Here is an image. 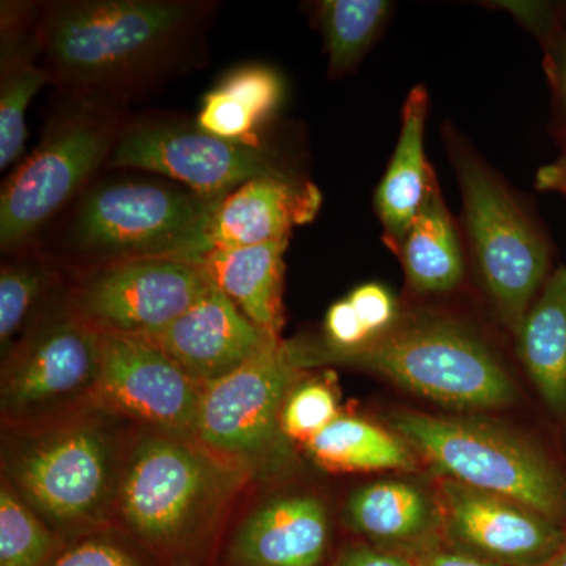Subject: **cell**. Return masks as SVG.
<instances>
[{
  "instance_id": "9c48e42d",
  "label": "cell",
  "mask_w": 566,
  "mask_h": 566,
  "mask_svg": "<svg viewBox=\"0 0 566 566\" xmlns=\"http://www.w3.org/2000/svg\"><path fill=\"white\" fill-rule=\"evenodd\" d=\"M303 367L279 342L234 374L205 386L193 439L245 474L285 461L281 416Z\"/></svg>"
},
{
  "instance_id": "f1b7e54d",
  "label": "cell",
  "mask_w": 566,
  "mask_h": 566,
  "mask_svg": "<svg viewBox=\"0 0 566 566\" xmlns=\"http://www.w3.org/2000/svg\"><path fill=\"white\" fill-rule=\"evenodd\" d=\"M216 88L259 128L274 114L283 96L281 76L262 65L234 70Z\"/></svg>"
},
{
  "instance_id": "7c38bea8",
  "label": "cell",
  "mask_w": 566,
  "mask_h": 566,
  "mask_svg": "<svg viewBox=\"0 0 566 566\" xmlns=\"http://www.w3.org/2000/svg\"><path fill=\"white\" fill-rule=\"evenodd\" d=\"M212 282L202 262L175 256L106 263L77 286L71 308L103 333L153 337Z\"/></svg>"
},
{
  "instance_id": "ffe728a7",
  "label": "cell",
  "mask_w": 566,
  "mask_h": 566,
  "mask_svg": "<svg viewBox=\"0 0 566 566\" xmlns=\"http://www.w3.org/2000/svg\"><path fill=\"white\" fill-rule=\"evenodd\" d=\"M289 240L212 249L202 263L211 282L233 301L253 324L279 338L283 326V273Z\"/></svg>"
},
{
  "instance_id": "44dd1931",
  "label": "cell",
  "mask_w": 566,
  "mask_h": 566,
  "mask_svg": "<svg viewBox=\"0 0 566 566\" xmlns=\"http://www.w3.org/2000/svg\"><path fill=\"white\" fill-rule=\"evenodd\" d=\"M515 340L517 357L547 411L566 423V266L549 275Z\"/></svg>"
},
{
  "instance_id": "8fae6325",
  "label": "cell",
  "mask_w": 566,
  "mask_h": 566,
  "mask_svg": "<svg viewBox=\"0 0 566 566\" xmlns=\"http://www.w3.org/2000/svg\"><path fill=\"white\" fill-rule=\"evenodd\" d=\"M107 167L164 175L211 202L255 178L292 174L262 145L223 140L197 125L164 120L122 128Z\"/></svg>"
},
{
  "instance_id": "7402d4cb",
  "label": "cell",
  "mask_w": 566,
  "mask_h": 566,
  "mask_svg": "<svg viewBox=\"0 0 566 566\" xmlns=\"http://www.w3.org/2000/svg\"><path fill=\"white\" fill-rule=\"evenodd\" d=\"M348 526L375 542L412 545L442 524L441 509L412 483L381 480L359 488L345 506Z\"/></svg>"
},
{
  "instance_id": "e575fe53",
  "label": "cell",
  "mask_w": 566,
  "mask_h": 566,
  "mask_svg": "<svg viewBox=\"0 0 566 566\" xmlns=\"http://www.w3.org/2000/svg\"><path fill=\"white\" fill-rule=\"evenodd\" d=\"M417 566H502L474 554L457 553V551H430L420 558Z\"/></svg>"
},
{
  "instance_id": "1f68e13d",
  "label": "cell",
  "mask_w": 566,
  "mask_h": 566,
  "mask_svg": "<svg viewBox=\"0 0 566 566\" xmlns=\"http://www.w3.org/2000/svg\"><path fill=\"white\" fill-rule=\"evenodd\" d=\"M348 301L371 337L386 331L397 319L398 311L394 297L378 283L357 286L349 294Z\"/></svg>"
},
{
  "instance_id": "ac0fdd59",
  "label": "cell",
  "mask_w": 566,
  "mask_h": 566,
  "mask_svg": "<svg viewBox=\"0 0 566 566\" xmlns=\"http://www.w3.org/2000/svg\"><path fill=\"white\" fill-rule=\"evenodd\" d=\"M430 95L423 84L406 96L401 111V128L385 177L376 188L375 212L382 226V243L394 253L400 248L412 219L422 207L433 167L424 155Z\"/></svg>"
},
{
  "instance_id": "7a4b0ae2",
  "label": "cell",
  "mask_w": 566,
  "mask_h": 566,
  "mask_svg": "<svg viewBox=\"0 0 566 566\" xmlns=\"http://www.w3.org/2000/svg\"><path fill=\"white\" fill-rule=\"evenodd\" d=\"M93 405L17 428L3 447V482L52 528L91 532L117 509L126 453L118 420Z\"/></svg>"
},
{
  "instance_id": "8d00e7d4",
  "label": "cell",
  "mask_w": 566,
  "mask_h": 566,
  "mask_svg": "<svg viewBox=\"0 0 566 566\" xmlns=\"http://www.w3.org/2000/svg\"><path fill=\"white\" fill-rule=\"evenodd\" d=\"M543 566H566V543Z\"/></svg>"
},
{
  "instance_id": "f546056e",
  "label": "cell",
  "mask_w": 566,
  "mask_h": 566,
  "mask_svg": "<svg viewBox=\"0 0 566 566\" xmlns=\"http://www.w3.org/2000/svg\"><path fill=\"white\" fill-rule=\"evenodd\" d=\"M553 95V133L566 155V6L557 7L538 36Z\"/></svg>"
},
{
  "instance_id": "d4e9b609",
  "label": "cell",
  "mask_w": 566,
  "mask_h": 566,
  "mask_svg": "<svg viewBox=\"0 0 566 566\" xmlns=\"http://www.w3.org/2000/svg\"><path fill=\"white\" fill-rule=\"evenodd\" d=\"M0 169L6 170L24 151L25 112L33 96L51 82V74L33 63L31 54L0 59Z\"/></svg>"
},
{
  "instance_id": "d590c367",
  "label": "cell",
  "mask_w": 566,
  "mask_h": 566,
  "mask_svg": "<svg viewBox=\"0 0 566 566\" xmlns=\"http://www.w3.org/2000/svg\"><path fill=\"white\" fill-rule=\"evenodd\" d=\"M538 191L558 192L566 197V155L562 153L556 161L539 167L535 177Z\"/></svg>"
},
{
  "instance_id": "4dcf8cb0",
  "label": "cell",
  "mask_w": 566,
  "mask_h": 566,
  "mask_svg": "<svg viewBox=\"0 0 566 566\" xmlns=\"http://www.w3.org/2000/svg\"><path fill=\"white\" fill-rule=\"evenodd\" d=\"M46 566H145L139 557L107 535H93L57 553Z\"/></svg>"
},
{
  "instance_id": "ba28073f",
  "label": "cell",
  "mask_w": 566,
  "mask_h": 566,
  "mask_svg": "<svg viewBox=\"0 0 566 566\" xmlns=\"http://www.w3.org/2000/svg\"><path fill=\"white\" fill-rule=\"evenodd\" d=\"M120 123L107 111L77 106L52 123L35 151L3 182L0 245L31 240L92 175L109 161Z\"/></svg>"
},
{
  "instance_id": "2e32d148",
  "label": "cell",
  "mask_w": 566,
  "mask_h": 566,
  "mask_svg": "<svg viewBox=\"0 0 566 566\" xmlns=\"http://www.w3.org/2000/svg\"><path fill=\"white\" fill-rule=\"evenodd\" d=\"M322 202V192L294 174L244 182L216 208L211 248H248L290 240L293 227L314 221Z\"/></svg>"
},
{
  "instance_id": "8992f818",
  "label": "cell",
  "mask_w": 566,
  "mask_h": 566,
  "mask_svg": "<svg viewBox=\"0 0 566 566\" xmlns=\"http://www.w3.org/2000/svg\"><path fill=\"white\" fill-rule=\"evenodd\" d=\"M390 420L446 479L512 499L566 527V469L538 442L475 417L400 411Z\"/></svg>"
},
{
  "instance_id": "5b68a950",
  "label": "cell",
  "mask_w": 566,
  "mask_h": 566,
  "mask_svg": "<svg viewBox=\"0 0 566 566\" xmlns=\"http://www.w3.org/2000/svg\"><path fill=\"white\" fill-rule=\"evenodd\" d=\"M244 475L191 436L153 430L126 453L115 515L144 542L185 545L221 515Z\"/></svg>"
},
{
  "instance_id": "6da1fadb",
  "label": "cell",
  "mask_w": 566,
  "mask_h": 566,
  "mask_svg": "<svg viewBox=\"0 0 566 566\" xmlns=\"http://www.w3.org/2000/svg\"><path fill=\"white\" fill-rule=\"evenodd\" d=\"M301 367L342 364L461 412L506 408L517 387L490 342L471 324L434 312L400 315L356 348L289 345Z\"/></svg>"
},
{
  "instance_id": "52a82bcc",
  "label": "cell",
  "mask_w": 566,
  "mask_h": 566,
  "mask_svg": "<svg viewBox=\"0 0 566 566\" xmlns=\"http://www.w3.org/2000/svg\"><path fill=\"white\" fill-rule=\"evenodd\" d=\"M218 205L159 182H106L81 200L71 243L103 264L158 256L202 262L212 249L210 230Z\"/></svg>"
},
{
  "instance_id": "836d02e7",
  "label": "cell",
  "mask_w": 566,
  "mask_h": 566,
  "mask_svg": "<svg viewBox=\"0 0 566 566\" xmlns=\"http://www.w3.org/2000/svg\"><path fill=\"white\" fill-rule=\"evenodd\" d=\"M337 566H416L409 564L405 557L386 551L374 549L368 546L348 547L342 554Z\"/></svg>"
},
{
  "instance_id": "277c9868",
  "label": "cell",
  "mask_w": 566,
  "mask_h": 566,
  "mask_svg": "<svg viewBox=\"0 0 566 566\" xmlns=\"http://www.w3.org/2000/svg\"><path fill=\"white\" fill-rule=\"evenodd\" d=\"M442 136L460 186L468 262L499 322L515 337L553 274V245L520 197L452 125L446 123Z\"/></svg>"
},
{
  "instance_id": "e0dca14e",
  "label": "cell",
  "mask_w": 566,
  "mask_h": 566,
  "mask_svg": "<svg viewBox=\"0 0 566 566\" xmlns=\"http://www.w3.org/2000/svg\"><path fill=\"white\" fill-rule=\"evenodd\" d=\"M329 542L327 510L311 494L285 495L260 506L234 536L240 566H319Z\"/></svg>"
},
{
  "instance_id": "cb8c5ba5",
  "label": "cell",
  "mask_w": 566,
  "mask_h": 566,
  "mask_svg": "<svg viewBox=\"0 0 566 566\" xmlns=\"http://www.w3.org/2000/svg\"><path fill=\"white\" fill-rule=\"evenodd\" d=\"M314 10L326 44L329 76L344 77L357 69L381 35L392 13V3L387 0H322L315 3Z\"/></svg>"
},
{
  "instance_id": "484cf974",
  "label": "cell",
  "mask_w": 566,
  "mask_h": 566,
  "mask_svg": "<svg viewBox=\"0 0 566 566\" xmlns=\"http://www.w3.org/2000/svg\"><path fill=\"white\" fill-rule=\"evenodd\" d=\"M57 535L2 480L0 566H46L57 556Z\"/></svg>"
},
{
  "instance_id": "4316f807",
  "label": "cell",
  "mask_w": 566,
  "mask_h": 566,
  "mask_svg": "<svg viewBox=\"0 0 566 566\" xmlns=\"http://www.w3.org/2000/svg\"><path fill=\"white\" fill-rule=\"evenodd\" d=\"M50 285V271L35 263L2 268L0 273V344L6 352L33 305Z\"/></svg>"
},
{
  "instance_id": "d6986e66",
  "label": "cell",
  "mask_w": 566,
  "mask_h": 566,
  "mask_svg": "<svg viewBox=\"0 0 566 566\" xmlns=\"http://www.w3.org/2000/svg\"><path fill=\"white\" fill-rule=\"evenodd\" d=\"M411 292L430 296L457 292L468 274L461 226L447 208L438 175L431 178L422 207L395 252Z\"/></svg>"
},
{
  "instance_id": "603a6c76",
  "label": "cell",
  "mask_w": 566,
  "mask_h": 566,
  "mask_svg": "<svg viewBox=\"0 0 566 566\" xmlns=\"http://www.w3.org/2000/svg\"><path fill=\"white\" fill-rule=\"evenodd\" d=\"M327 471H415L416 457L403 439L357 417H340L307 442Z\"/></svg>"
},
{
  "instance_id": "83f0119b",
  "label": "cell",
  "mask_w": 566,
  "mask_h": 566,
  "mask_svg": "<svg viewBox=\"0 0 566 566\" xmlns=\"http://www.w3.org/2000/svg\"><path fill=\"white\" fill-rule=\"evenodd\" d=\"M338 417L337 398L326 382L312 379L294 386L283 405L281 424L286 439L308 441Z\"/></svg>"
},
{
  "instance_id": "d6a6232c",
  "label": "cell",
  "mask_w": 566,
  "mask_h": 566,
  "mask_svg": "<svg viewBox=\"0 0 566 566\" xmlns=\"http://www.w3.org/2000/svg\"><path fill=\"white\" fill-rule=\"evenodd\" d=\"M324 327L327 334L326 344L335 348H356L371 337L348 300L338 301L329 308Z\"/></svg>"
},
{
  "instance_id": "9a60e30c",
  "label": "cell",
  "mask_w": 566,
  "mask_h": 566,
  "mask_svg": "<svg viewBox=\"0 0 566 566\" xmlns=\"http://www.w3.org/2000/svg\"><path fill=\"white\" fill-rule=\"evenodd\" d=\"M150 338L202 387L234 374L281 342L253 324L214 283L185 314Z\"/></svg>"
},
{
  "instance_id": "3957f363",
  "label": "cell",
  "mask_w": 566,
  "mask_h": 566,
  "mask_svg": "<svg viewBox=\"0 0 566 566\" xmlns=\"http://www.w3.org/2000/svg\"><path fill=\"white\" fill-rule=\"evenodd\" d=\"M199 6L181 0H71L48 7L41 48L52 81L114 91L163 70L185 44Z\"/></svg>"
},
{
  "instance_id": "30bf717a",
  "label": "cell",
  "mask_w": 566,
  "mask_h": 566,
  "mask_svg": "<svg viewBox=\"0 0 566 566\" xmlns=\"http://www.w3.org/2000/svg\"><path fill=\"white\" fill-rule=\"evenodd\" d=\"M103 331L73 308L40 324L7 357L0 408L11 427H31L95 405Z\"/></svg>"
},
{
  "instance_id": "5bb4252c",
  "label": "cell",
  "mask_w": 566,
  "mask_h": 566,
  "mask_svg": "<svg viewBox=\"0 0 566 566\" xmlns=\"http://www.w3.org/2000/svg\"><path fill=\"white\" fill-rule=\"evenodd\" d=\"M447 535L502 566H543L566 543V527L528 506L446 479L441 485Z\"/></svg>"
},
{
  "instance_id": "4fadbf2b",
  "label": "cell",
  "mask_w": 566,
  "mask_h": 566,
  "mask_svg": "<svg viewBox=\"0 0 566 566\" xmlns=\"http://www.w3.org/2000/svg\"><path fill=\"white\" fill-rule=\"evenodd\" d=\"M202 390L151 338L103 333L95 405L153 430L192 438Z\"/></svg>"
}]
</instances>
